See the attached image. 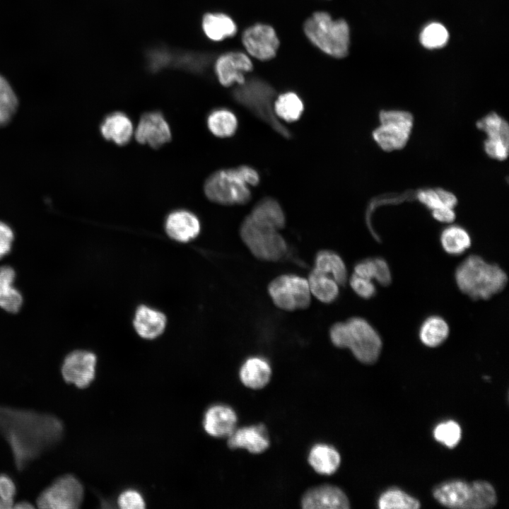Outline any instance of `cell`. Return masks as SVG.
<instances>
[{"label":"cell","instance_id":"1","mask_svg":"<svg viewBox=\"0 0 509 509\" xmlns=\"http://www.w3.org/2000/svg\"><path fill=\"white\" fill-rule=\"evenodd\" d=\"M455 281L460 290L474 300H486L504 289L505 272L478 255L467 257L457 268Z\"/></svg>","mask_w":509,"mask_h":509},{"label":"cell","instance_id":"46","mask_svg":"<svg viewBox=\"0 0 509 509\" xmlns=\"http://www.w3.org/2000/svg\"><path fill=\"white\" fill-rule=\"evenodd\" d=\"M238 170L247 185L255 186L259 182V175L256 170L248 165H241Z\"/></svg>","mask_w":509,"mask_h":509},{"label":"cell","instance_id":"18","mask_svg":"<svg viewBox=\"0 0 509 509\" xmlns=\"http://www.w3.org/2000/svg\"><path fill=\"white\" fill-rule=\"evenodd\" d=\"M227 438L231 449L244 448L254 454L261 453L269 446L267 429L262 424L235 428Z\"/></svg>","mask_w":509,"mask_h":509},{"label":"cell","instance_id":"2","mask_svg":"<svg viewBox=\"0 0 509 509\" xmlns=\"http://www.w3.org/2000/svg\"><path fill=\"white\" fill-rule=\"evenodd\" d=\"M303 30L310 42L324 53L337 59L346 57L350 47V28L344 19H333L325 11L312 13Z\"/></svg>","mask_w":509,"mask_h":509},{"label":"cell","instance_id":"17","mask_svg":"<svg viewBox=\"0 0 509 509\" xmlns=\"http://www.w3.org/2000/svg\"><path fill=\"white\" fill-rule=\"evenodd\" d=\"M237 421V415L231 407L214 404L205 411L203 427L211 436L228 437L235 429Z\"/></svg>","mask_w":509,"mask_h":509},{"label":"cell","instance_id":"19","mask_svg":"<svg viewBox=\"0 0 509 509\" xmlns=\"http://www.w3.org/2000/svg\"><path fill=\"white\" fill-rule=\"evenodd\" d=\"M100 131L107 141L124 146L131 140L134 127L131 119L125 113L117 111L106 115L100 124Z\"/></svg>","mask_w":509,"mask_h":509},{"label":"cell","instance_id":"38","mask_svg":"<svg viewBox=\"0 0 509 509\" xmlns=\"http://www.w3.org/2000/svg\"><path fill=\"white\" fill-rule=\"evenodd\" d=\"M17 98L8 83L0 75V126L11 118L17 107Z\"/></svg>","mask_w":509,"mask_h":509},{"label":"cell","instance_id":"7","mask_svg":"<svg viewBox=\"0 0 509 509\" xmlns=\"http://www.w3.org/2000/svg\"><path fill=\"white\" fill-rule=\"evenodd\" d=\"M268 293L274 304L283 310L305 309L310 305L308 281L296 274L277 276L269 283Z\"/></svg>","mask_w":509,"mask_h":509},{"label":"cell","instance_id":"21","mask_svg":"<svg viewBox=\"0 0 509 509\" xmlns=\"http://www.w3.org/2000/svg\"><path fill=\"white\" fill-rule=\"evenodd\" d=\"M271 375L269 363L261 356H251L242 363L239 371L241 382L251 389H261L269 382Z\"/></svg>","mask_w":509,"mask_h":509},{"label":"cell","instance_id":"33","mask_svg":"<svg viewBox=\"0 0 509 509\" xmlns=\"http://www.w3.org/2000/svg\"><path fill=\"white\" fill-rule=\"evenodd\" d=\"M476 127L486 133L487 139L509 144L508 124L497 113L491 112L482 117L477 121Z\"/></svg>","mask_w":509,"mask_h":509},{"label":"cell","instance_id":"29","mask_svg":"<svg viewBox=\"0 0 509 509\" xmlns=\"http://www.w3.org/2000/svg\"><path fill=\"white\" fill-rule=\"evenodd\" d=\"M303 110V100L298 95L292 91L280 94L274 101V111L276 116L287 122L298 120Z\"/></svg>","mask_w":509,"mask_h":509},{"label":"cell","instance_id":"4","mask_svg":"<svg viewBox=\"0 0 509 509\" xmlns=\"http://www.w3.org/2000/svg\"><path fill=\"white\" fill-rule=\"evenodd\" d=\"M240 235L250 252L260 260L277 262L288 254V246L277 230L259 224L249 216L240 226Z\"/></svg>","mask_w":509,"mask_h":509},{"label":"cell","instance_id":"26","mask_svg":"<svg viewBox=\"0 0 509 509\" xmlns=\"http://www.w3.org/2000/svg\"><path fill=\"white\" fill-rule=\"evenodd\" d=\"M202 28L206 37L213 41H221L235 35L237 25L233 20L221 13H206L202 20Z\"/></svg>","mask_w":509,"mask_h":509},{"label":"cell","instance_id":"47","mask_svg":"<svg viewBox=\"0 0 509 509\" xmlns=\"http://www.w3.org/2000/svg\"><path fill=\"white\" fill-rule=\"evenodd\" d=\"M433 218L442 223H452L455 219V213L452 208L441 207L432 210Z\"/></svg>","mask_w":509,"mask_h":509},{"label":"cell","instance_id":"25","mask_svg":"<svg viewBox=\"0 0 509 509\" xmlns=\"http://www.w3.org/2000/svg\"><path fill=\"white\" fill-rule=\"evenodd\" d=\"M314 269L330 276L339 285L344 286L347 282L348 272L345 263L334 251H319L315 257Z\"/></svg>","mask_w":509,"mask_h":509},{"label":"cell","instance_id":"30","mask_svg":"<svg viewBox=\"0 0 509 509\" xmlns=\"http://www.w3.org/2000/svg\"><path fill=\"white\" fill-rule=\"evenodd\" d=\"M449 332V326L445 320L438 316H431L421 326L419 337L424 345L436 347L447 339Z\"/></svg>","mask_w":509,"mask_h":509},{"label":"cell","instance_id":"41","mask_svg":"<svg viewBox=\"0 0 509 509\" xmlns=\"http://www.w3.org/2000/svg\"><path fill=\"white\" fill-rule=\"evenodd\" d=\"M353 291L361 298L368 299L375 294V286L372 280L353 274L349 281Z\"/></svg>","mask_w":509,"mask_h":509},{"label":"cell","instance_id":"48","mask_svg":"<svg viewBox=\"0 0 509 509\" xmlns=\"http://www.w3.org/2000/svg\"><path fill=\"white\" fill-rule=\"evenodd\" d=\"M13 508H20V509L33 508H34V505L28 501H21L18 502H15Z\"/></svg>","mask_w":509,"mask_h":509},{"label":"cell","instance_id":"31","mask_svg":"<svg viewBox=\"0 0 509 509\" xmlns=\"http://www.w3.org/2000/svg\"><path fill=\"white\" fill-rule=\"evenodd\" d=\"M440 242L447 253L457 255L463 253L470 247L471 238L463 228L450 226L442 231Z\"/></svg>","mask_w":509,"mask_h":509},{"label":"cell","instance_id":"9","mask_svg":"<svg viewBox=\"0 0 509 509\" xmlns=\"http://www.w3.org/2000/svg\"><path fill=\"white\" fill-rule=\"evenodd\" d=\"M346 323L348 328L346 348L358 361L365 364L375 363L382 346L379 334L362 317H351Z\"/></svg>","mask_w":509,"mask_h":509},{"label":"cell","instance_id":"20","mask_svg":"<svg viewBox=\"0 0 509 509\" xmlns=\"http://www.w3.org/2000/svg\"><path fill=\"white\" fill-rule=\"evenodd\" d=\"M166 322V317L163 312L142 305L135 312L133 324L141 337L153 339L163 332Z\"/></svg>","mask_w":509,"mask_h":509},{"label":"cell","instance_id":"8","mask_svg":"<svg viewBox=\"0 0 509 509\" xmlns=\"http://www.w3.org/2000/svg\"><path fill=\"white\" fill-rule=\"evenodd\" d=\"M84 497L83 486L73 474H64L53 480L39 494L36 505L40 508L76 509Z\"/></svg>","mask_w":509,"mask_h":509},{"label":"cell","instance_id":"39","mask_svg":"<svg viewBox=\"0 0 509 509\" xmlns=\"http://www.w3.org/2000/svg\"><path fill=\"white\" fill-rule=\"evenodd\" d=\"M17 486L8 474L0 473V509L11 508L15 503Z\"/></svg>","mask_w":509,"mask_h":509},{"label":"cell","instance_id":"23","mask_svg":"<svg viewBox=\"0 0 509 509\" xmlns=\"http://www.w3.org/2000/svg\"><path fill=\"white\" fill-rule=\"evenodd\" d=\"M254 221L279 230L285 226L286 217L276 200L264 198L253 207L248 215Z\"/></svg>","mask_w":509,"mask_h":509},{"label":"cell","instance_id":"6","mask_svg":"<svg viewBox=\"0 0 509 509\" xmlns=\"http://www.w3.org/2000/svg\"><path fill=\"white\" fill-rule=\"evenodd\" d=\"M379 120L380 126L373 132L377 144L385 151L404 148L412 130V115L403 110H381Z\"/></svg>","mask_w":509,"mask_h":509},{"label":"cell","instance_id":"24","mask_svg":"<svg viewBox=\"0 0 509 509\" xmlns=\"http://www.w3.org/2000/svg\"><path fill=\"white\" fill-rule=\"evenodd\" d=\"M308 462L318 474L331 475L338 469L341 457L334 447L326 444H317L309 452Z\"/></svg>","mask_w":509,"mask_h":509},{"label":"cell","instance_id":"34","mask_svg":"<svg viewBox=\"0 0 509 509\" xmlns=\"http://www.w3.org/2000/svg\"><path fill=\"white\" fill-rule=\"evenodd\" d=\"M380 509H416L420 502L414 497L398 488H390L383 492L378 501Z\"/></svg>","mask_w":509,"mask_h":509},{"label":"cell","instance_id":"27","mask_svg":"<svg viewBox=\"0 0 509 509\" xmlns=\"http://www.w3.org/2000/svg\"><path fill=\"white\" fill-rule=\"evenodd\" d=\"M308 281L310 293L320 301L331 303L337 299L339 284L330 276L313 269Z\"/></svg>","mask_w":509,"mask_h":509},{"label":"cell","instance_id":"11","mask_svg":"<svg viewBox=\"0 0 509 509\" xmlns=\"http://www.w3.org/2000/svg\"><path fill=\"white\" fill-rule=\"evenodd\" d=\"M242 42L251 56L262 61L274 58L279 47V40L274 29L262 23H257L246 28L242 35Z\"/></svg>","mask_w":509,"mask_h":509},{"label":"cell","instance_id":"14","mask_svg":"<svg viewBox=\"0 0 509 509\" xmlns=\"http://www.w3.org/2000/svg\"><path fill=\"white\" fill-rule=\"evenodd\" d=\"M435 499L451 508L472 509L473 486L462 480H452L440 484L433 490Z\"/></svg>","mask_w":509,"mask_h":509},{"label":"cell","instance_id":"42","mask_svg":"<svg viewBox=\"0 0 509 509\" xmlns=\"http://www.w3.org/2000/svg\"><path fill=\"white\" fill-rule=\"evenodd\" d=\"M509 144L501 141L485 140L484 148L486 154L494 159L503 160L508 156Z\"/></svg>","mask_w":509,"mask_h":509},{"label":"cell","instance_id":"45","mask_svg":"<svg viewBox=\"0 0 509 509\" xmlns=\"http://www.w3.org/2000/svg\"><path fill=\"white\" fill-rule=\"evenodd\" d=\"M376 272L375 279L380 284L386 286L391 283V272L386 261L382 258H374Z\"/></svg>","mask_w":509,"mask_h":509},{"label":"cell","instance_id":"5","mask_svg":"<svg viewBox=\"0 0 509 509\" xmlns=\"http://www.w3.org/2000/svg\"><path fill=\"white\" fill-rule=\"evenodd\" d=\"M204 190L209 200L220 204H244L251 199L248 185L237 168L214 172L206 180Z\"/></svg>","mask_w":509,"mask_h":509},{"label":"cell","instance_id":"15","mask_svg":"<svg viewBox=\"0 0 509 509\" xmlns=\"http://www.w3.org/2000/svg\"><path fill=\"white\" fill-rule=\"evenodd\" d=\"M305 509H347L349 501L344 492L332 485H322L308 491L301 501Z\"/></svg>","mask_w":509,"mask_h":509},{"label":"cell","instance_id":"10","mask_svg":"<svg viewBox=\"0 0 509 509\" xmlns=\"http://www.w3.org/2000/svg\"><path fill=\"white\" fill-rule=\"evenodd\" d=\"M96 356L86 350H75L69 353L61 365L64 382L77 388L84 389L94 380L96 373Z\"/></svg>","mask_w":509,"mask_h":509},{"label":"cell","instance_id":"28","mask_svg":"<svg viewBox=\"0 0 509 509\" xmlns=\"http://www.w3.org/2000/svg\"><path fill=\"white\" fill-rule=\"evenodd\" d=\"M206 124L209 130L216 136L226 138L233 136L238 128V119L229 109H214L208 115Z\"/></svg>","mask_w":509,"mask_h":509},{"label":"cell","instance_id":"16","mask_svg":"<svg viewBox=\"0 0 509 509\" xmlns=\"http://www.w3.org/2000/svg\"><path fill=\"white\" fill-rule=\"evenodd\" d=\"M165 229L172 239L186 242L199 235L201 225L195 214L187 210L179 209L168 215L165 222Z\"/></svg>","mask_w":509,"mask_h":509},{"label":"cell","instance_id":"35","mask_svg":"<svg viewBox=\"0 0 509 509\" xmlns=\"http://www.w3.org/2000/svg\"><path fill=\"white\" fill-rule=\"evenodd\" d=\"M418 200L431 210L441 207L453 209L457 203V197L442 188L423 189L418 192Z\"/></svg>","mask_w":509,"mask_h":509},{"label":"cell","instance_id":"36","mask_svg":"<svg viewBox=\"0 0 509 509\" xmlns=\"http://www.w3.org/2000/svg\"><path fill=\"white\" fill-rule=\"evenodd\" d=\"M472 484L474 493L472 509H486L496 504V491L489 482L478 480Z\"/></svg>","mask_w":509,"mask_h":509},{"label":"cell","instance_id":"12","mask_svg":"<svg viewBox=\"0 0 509 509\" xmlns=\"http://www.w3.org/2000/svg\"><path fill=\"white\" fill-rule=\"evenodd\" d=\"M135 139L141 144L158 148L171 139L170 126L163 115L158 111L143 114L135 130Z\"/></svg>","mask_w":509,"mask_h":509},{"label":"cell","instance_id":"40","mask_svg":"<svg viewBox=\"0 0 509 509\" xmlns=\"http://www.w3.org/2000/svg\"><path fill=\"white\" fill-rule=\"evenodd\" d=\"M117 504L122 509H143L146 507L141 493L133 488L122 491L117 498Z\"/></svg>","mask_w":509,"mask_h":509},{"label":"cell","instance_id":"3","mask_svg":"<svg viewBox=\"0 0 509 509\" xmlns=\"http://www.w3.org/2000/svg\"><path fill=\"white\" fill-rule=\"evenodd\" d=\"M276 93L271 84L264 79L253 77L238 84L233 92L235 100L258 118L269 124L281 136L289 138L291 133L282 124L274 111Z\"/></svg>","mask_w":509,"mask_h":509},{"label":"cell","instance_id":"37","mask_svg":"<svg viewBox=\"0 0 509 509\" xmlns=\"http://www.w3.org/2000/svg\"><path fill=\"white\" fill-rule=\"evenodd\" d=\"M433 436L438 442L449 448H453L461 439V428L459 423L453 420L445 421L435 427Z\"/></svg>","mask_w":509,"mask_h":509},{"label":"cell","instance_id":"22","mask_svg":"<svg viewBox=\"0 0 509 509\" xmlns=\"http://www.w3.org/2000/svg\"><path fill=\"white\" fill-rule=\"evenodd\" d=\"M15 270L8 265L0 267V308L16 313L23 305V296L14 286Z\"/></svg>","mask_w":509,"mask_h":509},{"label":"cell","instance_id":"13","mask_svg":"<svg viewBox=\"0 0 509 509\" xmlns=\"http://www.w3.org/2000/svg\"><path fill=\"white\" fill-rule=\"evenodd\" d=\"M253 69L250 57L242 52H228L221 55L215 63V72L220 83L230 86L241 84L245 81V74Z\"/></svg>","mask_w":509,"mask_h":509},{"label":"cell","instance_id":"44","mask_svg":"<svg viewBox=\"0 0 509 509\" xmlns=\"http://www.w3.org/2000/svg\"><path fill=\"white\" fill-rule=\"evenodd\" d=\"M375 272L376 266L373 258L363 259L356 263L354 267L353 274L359 276L373 280L375 279Z\"/></svg>","mask_w":509,"mask_h":509},{"label":"cell","instance_id":"32","mask_svg":"<svg viewBox=\"0 0 509 509\" xmlns=\"http://www.w3.org/2000/svg\"><path fill=\"white\" fill-rule=\"evenodd\" d=\"M450 34L447 28L439 22L426 24L419 33V42L426 49H438L445 47L449 40Z\"/></svg>","mask_w":509,"mask_h":509},{"label":"cell","instance_id":"43","mask_svg":"<svg viewBox=\"0 0 509 509\" xmlns=\"http://www.w3.org/2000/svg\"><path fill=\"white\" fill-rule=\"evenodd\" d=\"M13 239L14 234L11 227L0 221V259L10 252Z\"/></svg>","mask_w":509,"mask_h":509}]
</instances>
